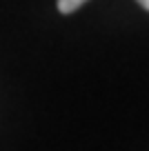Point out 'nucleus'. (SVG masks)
Returning <instances> with one entry per match:
<instances>
[{
  "instance_id": "1",
  "label": "nucleus",
  "mask_w": 149,
  "mask_h": 151,
  "mask_svg": "<svg viewBox=\"0 0 149 151\" xmlns=\"http://www.w3.org/2000/svg\"><path fill=\"white\" fill-rule=\"evenodd\" d=\"M82 5H85L82 0H60V2H58V11H60L62 16H69V14H74V11H78Z\"/></svg>"
},
{
  "instance_id": "2",
  "label": "nucleus",
  "mask_w": 149,
  "mask_h": 151,
  "mask_svg": "<svg viewBox=\"0 0 149 151\" xmlns=\"http://www.w3.org/2000/svg\"><path fill=\"white\" fill-rule=\"evenodd\" d=\"M138 7H142L145 11H149V0H140V2H138Z\"/></svg>"
}]
</instances>
